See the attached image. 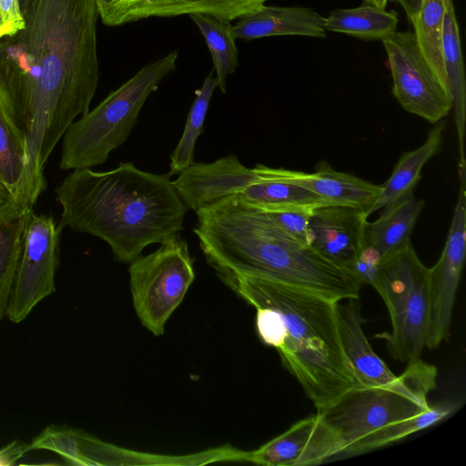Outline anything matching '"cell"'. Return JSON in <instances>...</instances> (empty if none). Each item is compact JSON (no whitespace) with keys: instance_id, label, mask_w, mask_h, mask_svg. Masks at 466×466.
<instances>
[{"instance_id":"4dcf8cb0","label":"cell","mask_w":466,"mask_h":466,"mask_svg":"<svg viewBox=\"0 0 466 466\" xmlns=\"http://www.w3.org/2000/svg\"><path fill=\"white\" fill-rule=\"evenodd\" d=\"M312 211L282 210L266 213L286 234L301 244L309 246V219Z\"/></svg>"},{"instance_id":"ba28073f","label":"cell","mask_w":466,"mask_h":466,"mask_svg":"<svg viewBox=\"0 0 466 466\" xmlns=\"http://www.w3.org/2000/svg\"><path fill=\"white\" fill-rule=\"evenodd\" d=\"M129 264L137 316L147 330L160 336L195 279L187 242L177 233L152 253L139 256Z\"/></svg>"},{"instance_id":"d590c367","label":"cell","mask_w":466,"mask_h":466,"mask_svg":"<svg viewBox=\"0 0 466 466\" xmlns=\"http://www.w3.org/2000/svg\"><path fill=\"white\" fill-rule=\"evenodd\" d=\"M388 0H364L365 5H374L376 7L386 9Z\"/></svg>"},{"instance_id":"277c9868","label":"cell","mask_w":466,"mask_h":466,"mask_svg":"<svg viewBox=\"0 0 466 466\" xmlns=\"http://www.w3.org/2000/svg\"><path fill=\"white\" fill-rule=\"evenodd\" d=\"M221 280L256 309L259 339L277 350L317 410L355 385L339 337L338 301L268 278L227 277Z\"/></svg>"},{"instance_id":"5bb4252c","label":"cell","mask_w":466,"mask_h":466,"mask_svg":"<svg viewBox=\"0 0 466 466\" xmlns=\"http://www.w3.org/2000/svg\"><path fill=\"white\" fill-rule=\"evenodd\" d=\"M367 227L368 216L363 209L340 205L319 207L309 216V244L325 258L350 269L367 242Z\"/></svg>"},{"instance_id":"7a4b0ae2","label":"cell","mask_w":466,"mask_h":466,"mask_svg":"<svg viewBox=\"0 0 466 466\" xmlns=\"http://www.w3.org/2000/svg\"><path fill=\"white\" fill-rule=\"evenodd\" d=\"M193 232L219 279L262 277L299 286L335 301L360 298L361 281L281 230L238 194L196 210Z\"/></svg>"},{"instance_id":"ac0fdd59","label":"cell","mask_w":466,"mask_h":466,"mask_svg":"<svg viewBox=\"0 0 466 466\" xmlns=\"http://www.w3.org/2000/svg\"><path fill=\"white\" fill-rule=\"evenodd\" d=\"M237 38L253 40L276 35L325 38V18L306 6L263 5L234 25Z\"/></svg>"},{"instance_id":"44dd1931","label":"cell","mask_w":466,"mask_h":466,"mask_svg":"<svg viewBox=\"0 0 466 466\" xmlns=\"http://www.w3.org/2000/svg\"><path fill=\"white\" fill-rule=\"evenodd\" d=\"M423 206L424 201L410 193L386 207L378 219L368 223L367 242L382 258L397 251L410 241Z\"/></svg>"},{"instance_id":"7402d4cb","label":"cell","mask_w":466,"mask_h":466,"mask_svg":"<svg viewBox=\"0 0 466 466\" xmlns=\"http://www.w3.org/2000/svg\"><path fill=\"white\" fill-rule=\"evenodd\" d=\"M445 13L442 35V55L450 86L452 109L460 144L459 167L465 166L464 130L466 84L459 25L452 0H444Z\"/></svg>"},{"instance_id":"2e32d148","label":"cell","mask_w":466,"mask_h":466,"mask_svg":"<svg viewBox=\"0 0 466 466\" xmlns=\"http://www.w3.org/2000/svg\"><path fill=\"white\" fill-rule=\"evenodd\" d=\"M256 167L268 176L314 192L330 205L348 206L367 211L381 190L380 185L337 171L325 161L319 162L313 173L274 168L262 164H257Z\"/></svg>"},{"instance_id":"9c48e42d","label":"cell","mask_w":466,"mask_h":466,"mask_svg":"<svg viewBox=\"0 0 466 466\" xmlns=\"http://www.w3.org/2000/svg\"><path fill=\"white\" fill-rule=\"evenodd\" d=\"M381 42L399 104L431 124L442 120L452 109L451 91L425 59L414 32L395 31Z\"/></svg>"},{"instance_id":"e0dca14e","label":"cell","mask_w":466,"mask_h":466,"mask_svg":"<svg viewBox=\"0 0 466 466\" xmlns=\"http://www.w3.org/2000/svg\"><path fill=\"white\" fill-rule=\"evenodd\" d=\"M336 311L342 348L355 376L354 386L374 387L394 382L398 376L374 352L363 331L358 299L338 301Z\"/></svg>"},{"instance_id":"3957f363","label":"cell","mask_w":466,"mask_h":466,"mask_svg":"<svg viewBox=\"0 0 466 466\" xmlns=\"http://www.w3.org/2000/svg\"><path fill=\"white\" fill-rule=\"evenodd\" d=\"M56 196L62 208L59 228L103 239L122 263L183 230L187 210L168 174L143 171L131 162L107 171L74 169Z\"/></svg>"},{"instance_id":"7c38bea8","label":"cell","mask_w":466,"mask_h":466,"mask_svg":"<svg viewBox=\"0 0 466 466\" xmlns=\"http://www.w3.org/2000/svg\"><path fill=\"white\" fill-rule=\"evenodd\" d=\"M337 435L319 413L297 421L286 431L251 451L245 461L268 466H309L339 459Z\"/></svg>"},{"instance_id":"5b68a950","label":"cell","mask_w":466,"mask_h":466,"mask_svg":"<svg viewBox=\"0 0 466 466\" xmlns=\"http://www.w3.org/2000/svg\"><path fill=\"white\" fill-rule=\"evenodd\" d=\"M178 52L143 66L94 109L74 121L63 136L59 167L91 168L104 164L128 138L140 110L164 78L176 69Z\"/></svg>"},{"instance_id":"d6986e66","label":"cell","mask_w":466,"mask_h":466,"mask_svg":"<svg viewBox=\"0 0 466 466\" xmlns=\"http://www.w3.org/2000/svg\"><path fill=\"white\" fill-rule=\"evenodd\" d=\"M444 129L445 122H437L421 146L400 156L391 175L383 185H380V192L367 209L368 217L412 193L421 178L422 167L439 151Z\"/></svg>"},{"instance_id":"30bf717a","label":"cell","mask_w":466,"mask_h":466,"mask_svg":"<svg viewBox=\"0 0 466 466\" xmlns=\"http://www.w3.org/2000/svg\"><path fill=\"white\" fill-rule=\"evenodd\" d=\"M61 228L52 216L31 212L6 317L24 321L34 308L56 291Z\"/></svg>"},{"instance_id":"484cf974","label":"cell","mask_w":466,"mask_h":466,"mask_svg":"<svg viewBox=\"0 0 466 466\" xmlns=\"http://www.w3.org/2000/svg\"><path fill=\"white\" fill-rule=\"evenodd\" d=\"M444 13V0H421L419 13L411 23L422 55L450 89L442 55Z\"/></svg>"},{"instance_id":"52a82bcc","label":"cell","mask_w":466,"mask_h":466,"mask_svg":"<svg viewBox=\"0 0 466 466\" xmlns=\"http://www.w3.org/2000/svg\"><path fill=\"white\" fill-rule=\"evenodd\" d=\"M372 287L389 311L387 335L391 357L408 362L426 347L430 314V268L419 258L411 242L382 258Z\"/></svg>"},{"instance_id":"74e56055","label":"cell","mask_w":466,"mask_h":466,"mask_svg":"<svg viewBox=\"0 0 466 466\" xmlns=\"http://www.w3.org/2000/svg\"><path fill=\"white\" fill-rule=\"evenodd\" d=\"M6 194L5 193L4 189L0 186V204L4 203L6 200Z\"/></svg>"},{"instance_id":"8d00e7d4","label":"cell","mask_w":466,"mask_h":466,"mask_svg":"<svg viewBox=\"0 0 466 466\" xmlns=\"http://www.w3.org/2000/svg\"><path fill=\"white\" fill-rule=\"evenodd\" d=\"M31 0H19L22 15L26 11Z\"/></svg>"},{"instance_id":"d4e9b609","label":"cell","mask_w":466,"mask_h":466,"mask_svg":"<svg viewBox=\"0 0 466 466\" xmlns=\"http://www.w3.org/2000/svg\"><path fill=\"white\" fill-rule=\"evenodd\" d=\"M191 20L198 27L211 53L218 87L226 93V79L238 66L236 35L231 21L208 14H192Z\"/></svg>"},{"instance_id":"d6a6232c","label":"cell","mask_w":466,"mask_h":466,"mask_svg":"<svg viewBox=\"0 0 466 466\" xmlns=\"http://www.w3.org/2000/svg\"><path fill=\"white\" fill-rule=\"evenodd\" d=\"M24 26L19 0H0V38L13 35Z\"/></svg>"},{"instance_id":"836d02e7","label":"cell","mask_w":466,"mask_h":466,"mask_svg":"<svg viewBox=\"0 0 466 466\" xmlns=\"http://www.w3.org/2000/svg\"><path fill=\"white\" fill-rule=\"evenodd\" d=\"M29 443L15 440L0 448V466H12L30 451Z\"/></svg>"},{"instance_id":"9a60e30c","label":"cell","mask_w":466,"mask_h":466,"mask_svg":"<svg viewBox=\"0 0 466 466\" xmlns=\"http://www.w3.org/2000/svg\"><path fill=\"white\" fill-rule=\"evenodd\" d=\"M258 179L234 154L211 163H195L185 168L172 185L187 209L198 210L224 197L238 194Z\"/></svg>"},{"instance_id":"8fae6325","label":"cell","mask_w":466,"mask_h":466,"mask_svg":"<svg viewBox=\"0 0 466 466\" xmlns=\"http://www.w3.org/2000/svg\"><path fill=\"white\" fill-rule=\"evenodd\" d=\"M461 187L446 244L430 268V314L426 347L438 348L450 335L466 254V174L459 175Z\"/></svg>"},{"instance_id":"4fadbf2b","label":"cell","mask_w":466,"mask_h":466,"mask_svg":"<svg viewBox=\"0 0 466 466\" xmlns=\"http://www.w3.org/2000/svg\"><path fill=\"white\" fill-rule=\"evenodd\" d=\"M267 0H106L99 5L102 22L118 26L149 17H172L196 13L232 21L260 9Z\"/></svg>"},{"instance_id":"6da1fadb","label":"cell","mask_w":466,"mask_h":466,"mask_svg":"<svg viewBox=\"0 0 466 466\" xmlns=\"http://www.w3.org/2000/svg\"><path fill=\"white\" fill-rule=\"evenodd\" d=\"M23 15L24 28L0 38V101L25 137L15 201L31 208L49 156L96 94L99 13L96 0H31Z\"/></svg>"},{"instance_id":"1f68e13d","label":"cell","mask_w":466,"mask_h":466,"mask_svg":"<svg viewBox=\"0 0 466 466\" xmlns=\"http://www.w3.org/2000/svg\"><path fill=\"white\" fill-rule=\"evenodd\" d=\"M382 261L380 253L366 242L352 260L350 269L362 284L372 286Z\"/></svg>"},{"instance_id":"603a6c76","label":"cell","mask_w":466,"mask_h":466,"mask_svg":"<svg viewBox=\"0 0 466 466\" xmlns=\"http://www.w3.org/2000/svg\"><path fill=\"white\" fill-rule=\"evenodd\" d=\"M460 408L461 403L455 400H442L430 405L427 410L419 414L390 423L366 434L349 446L341 453L339 459L372 451L399 441L412 433L428 429L446 420Z\"/></svg>"},{"instance_id":"cb8c5ba5","label":"cell","mask_w":466,"mask_h":466,"mask_svg":"<svg viewBox=\"0 0 466 466\" xmlns=\"http://www.w3.org/2000/svg\"><path fill=\"white\" fill-rule=\"evenodd\" d=\"M399 18L394 10L370 5L337 9L325 18L326 31L347 34L362 40H382L397 31Z\"/></svg>"},{"instance_id":"e575fe53","label":"cell","mask_w":466,"mask_h":466,"mask_svg":"<svg viewBox=\"0 0 466 466\" xmlns=\"http://www.w3.org/2000/svg\"><path fill=\"white\" fill-rule=\"evenodd\" d=\"M401 5L410 22L419 13L421 0H391Z\"/></svg>"},{"instance_id":"83f0119b","label":"cell","mask_w":466,"mask_h":466,"mask_svg":"<svg viewBox=\"0 0 466 466\" xmlns=\"http://www.w3.org/2000/svg\"><path fill=\"white\" fill-rule=\"evenodd\" d=\"M216 87L217 79L210 74L205 78L202 86L196 90V97L188 111L181 138L170 155L167 173L170 177L180 174L194 162L196 141L203 132L204 122Z\"/></svg>"},{"instance_id":"f1b7e54d","label":"cell","mask_w":466,"mask_h":466,"mask_svg":"<svg viewBox=\"0 0 466 466\" xmlns=\"http://www.w3.org/2000/svg\"><path fill=\"white\" fill-rule=\"evenodd\" d=\"M31 212L0 222V323L6 316Z\"/></svg>"},{"instance_id":"ffe728a7","label":"cell","mask_w":466,"mask_h":466,"mask_svg":"<svg viewBox=\"0 0 466 466\" xmlns=\"http://www.w3.org/2000/svg\"><path fill=\"white\" fill-rule=\"evenodd\" d=\"M258 179L243 188L238 195L247 204L265 212L282 210H306L329 204L314 192L293 183L268 176L256 166Z\"/></svg>"},{"instance_id":"f35d334b","label":"cell","mask_w":466,"mask_h":466,"mask_svg":"<svg viewBox=\"0 0 466 466\" xmlns=\"http://www.w3.org/2000/svg\"><path fill=\"white\" fill-rule=\"evenodd\" d=\"M106 0H96L97 7L101 5Z\"/></svg>"},{"instance_id":"f546056e","label":"cell","mask_w":466,"mask_h":466,"mask_svg":"<svg viewBox=\"0 0 466 466\" xmlns=\"http://www.w3.org/2000/svg\"><path fill=\"white\" fill-rule=\"evenodd\" d=\"M29 446L31 451H50L60 455L70 464L82 465L79 429L49 425L32 439Z\"/></svg>"},{"instance_id":"8992f818","label":"cell","mask_w":466,"mask_h":466,"mask_svg":"<svg viewBox=\"0 0 466 466\" xmlns=\"http://www.w3.org/2000/svg\"><path fill=\"white\" fill-rule=\"evenodd\" d=\"M437 368L419 357L408 361L394 382L354 386L317 412L339 438L342 453L366 434L427 410L428 395L437 385Z\"/></svg>"},{"instance_id":"4316f807","label":"cell","mask_w":466,"mask_h":466,"mask_svg":"<svg viewBox=\"0 0 466 466\" xmlns=\"http://www.w3.org/2000/svg\"><path fill=\"white\" fill-rule=\"evenodd\" d=\"M25 167L23 133L0 101V186L7 202L17 193Z\"/></svg>"}]
</instances>
